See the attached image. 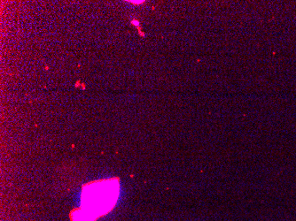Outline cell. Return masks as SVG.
Returning <instances> with one entry per match:
<instances>
[{
    "label": "cell",
    "mask_w": 296,
    "mask_h": 221,
    "mask_svg": "<svg viewBox=\"0 0 296 221\" xmlns=\"http://www.w3.org/2000/svg\"><path fill=\"white\" fill-rule=\"evenodd\" d=\"M119 187L116 180L99 181L85 186L82 204L84 211L93 219L108 212L116 203Z\"/></svg>",
    "instance_id": "cell-1"
}]
</instances>
